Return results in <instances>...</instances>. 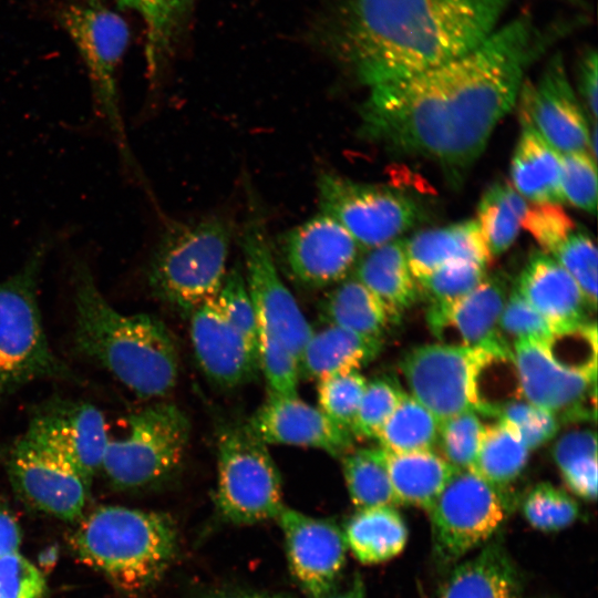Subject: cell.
Here are the masks:
<instances>
[{"mask_svg":"<svg viewBox=\"0 0 598 598\" xmlns=\"http://www.w3.org/2000/svg\"><path fill=\"white\" fill-rule=\"evenodd\" d=\"M547 42L529 16H519L455 60L369 89L361 136L393 156L431 162L448 184L462 185Z\"/></svg>","mask_w":598,"mask_h":598,"instance_id":"obj_1","label":"cell"},{"mask_svg":"<svg viewBox=\"0 0 598 598\" xmlns=\"http://www.w3.org/2000/svg\"><path fill=\"white\" fill-rule=\"evenodd\" d=\"M512 0H339L323 48L372 89L455 60L501 24Z\"/></svg>","mask_w":598,"mask_h":598,"instance_id":"obj_2","label":"cell"},{"mask_svg":"<svg viewBox=\"0 0 598 598\" xmlns=\"http://www.w3.org/2000/svg\"><path fill=\"white\" fill-rule=\"evenodd\" d=\"M75 310V350L107 370L144 400L169 393L178 379L176 343L157 318L125 315L114 309L99 290L86 260L71 262Z\"/></svg>","mask_w":598,"mask_h":598,"instance_id":"obj_3","label":"cell"},{"mask_svg":"<svg viewBox=\"0 0 598 598\" xmlns=\"http://www.w3.org/2000/svg\"><path fill=\"white\" fill-rule=\"evenodd\" d=\"M76 557L115 587L140 592L162 578L178 546L171 516L117 505L100 506L70 538Z\"/></svg>","mask_w":598,"mask_h":598,"instance_id":"obj_4","label":"cell"},{"mask_svg":"<svg viewBox=\"0 0 598 598\" xmlns=\"http://www.w3.org/2000/svg\"><path fill=\"white\" fill-rule=\"evenodd\" d=\"M52 244L41 237L21 268L0 281V402L35 380L83 383L54 354L42 324L38 286Z\"/></svg>","mask_w":598,"mask_h":598,"instance_id":"obj_5","label":"cell"},{"mask_svg":"<svg viewBox=\"0 0 598 598\" xmlns=\"http://www.w3.org/2000/svg\"><path fill=\"white\" fill-rule=\"evenodd\" d=\"M229 244V226L217 217L167 224L146 268L150 290L161 301L190 313L218 293Z\"/></svg>","mask_w":598,"mask_h":598,"instance_id":"obj_6","label":"cell"},{"mask_svg":"<svg viewBox=\"0 0 598 598\" xmlns=\"http://www.w3.org/2000/svg\"><path fill=\"white\" fill-rule=\"evenodd\" d=\"M189 434V420L176 404H150L128 416L123 436L109 441L100 471L122 491L164 483L179 470Z\"/></svg>","mask_w":598,"mask_h":598,"instance_id":"obj_7","label":"cell"},{"mask_svg":"<svg viewBox=\"0 0 598 598\" xmlns=\"http://www.w3.org/2000/svg\"><path fill=\"white\" fill-rule=\"evenodd\" d=\"M217 471L216 506L224 522L251 525L278 517L285 506L280 473L246 423L220 431Z\"/></svg>","mask_w":598,"mask_h":598,"instance_id":"obj_8","label":"cell"},{"mask_svg":"<svg viewBox=\"0 0 598 598\" xmlns=\"http://www.w3.org/2000/svg\"><path fill=\"white\" fill-rule=\"evenodd\" d=\"M61 22L84 61L94 110L122 159L132 166L117 90V70L128 44V27L121 16L97 4L70 6L62 12Z\"/></svg>","mask_w":598,"mask_h":598,"instance_id":"obj_9","label":"cell"},{"mask_svg":"<svg viewBox=\"0 0 598 598\" xmlns=\"http://www.w3.org/2000/svg\"><path fill=\"white\" fill-rule=\"evenodd\" d=\"M433 555L443 566L462 559L497 533L508 501L473 468L455 470L430 509Z\"/></svg>","mask_w":598,"mask_h":598,"instance_id":"obj_10","label":"cell"},{"mask_svg":"<svg viewBox=\"0 0 598 598\" xmlns=\"http://www.w3.org/2000/svg\"><path fill=\"white\" fill-rule=\"evenodd\" d=\"M317 187L321 213L343 226L363 250L398 239L425 219L420 202L393 187L332 172L321 173Z\"/></svg>","mask_w":598,"mask_h":598,"instance_id":"obj_11","label":"cell"},{"mask_svg":"<svg viewBox=\"0 0 598 598\" xmlns=\"http://www.w3.org/2000/svg\"><path fill=\"white\" fill-rule=\"evenodd\" d=\"M502 355L513 353L446 343L425 344L406 353L401 369L412 396L441 423L465 411L483 414L478 378L489 361Z\"/></svg>","mask_w":598,"mask_h":598,"instance_id":"obj_12","label":"cell"},{"mask_svg":"<svg viewBox=\"0 0 598 598\" xmlns=\"http://www.w3.org/2000/svg\"><path fill=\"white\" fill-rule=\"evenodd\" d=\"M240 245L245 259V280L257 322L282 340L299 359L313 329L279 276L266 225L255 207L245 221Z\"/></svg>","mask_w":598,"mask_h":598,"instance_id":"obj_13","label":"cell"},{"mask_svg":"<svg viewBox=\"0 0 598 598\" xmlns=\"http://www.w3.org/2000/svg\"><path fill=\"white\" fill-rule=\"evenodd\" d=\"M6 467L14 491L31 506L64 522L82 518L91 482L65 460L22 435Z\"/></svg>","mask_w":598,"mask_h":598,"instance_id":"obj_14","label":"cell"},{"mask_svg":"<svg viewBox=\"0 0 598 598\" xmlns=\"http://www.w3.org/2000/svg\"><path fill=\"white\" fill-rule=\"evenodd\" d=\"M23 435L65 460L90 482L101 470L110 441L100 409L82 400L62 396L37 405Z\"/></svg>","mask_w":598,"mask_h":598,"instance_id":"obj_15","label":"cell"},{"mask_svg":"<svg viewBox=\"0 0 598 598\" xmlns=\"http://www.w3.org/2000/svg\"><path fill=\"white\" fill-rule=\"evenodd\" d=\"M517 101L520 124L530 125L560 154L589 153L590 128L560 54L551 56L535 83L524 80Z\"/></svg>","mask_w":598,"mask_h":598,"instance_id":"obj_16","label":"cell"},{"mask_svg":"<svg viewBox=\"0 0 598 598\" xmlns=\"http://www.w3.org/2000/svg\"><path fill=\"white\" fill-rule=\"evenodd\" d=\"M512 353L520 395L527 402L558 421L595 416L589 403L596 405V375L563 367L534 340H515Z\"/></svg>","mask_w":598,"mask_h":598,"instance_id":"obj_17","label":"cell"},{"mask_svg":"<svg viewBox=\"0 0 598 598\" xmlns=\"http://www.w3.org/2000/svg\"><path fill=\"white\" fill-rule=\"evenodd\" d=\"M285 537L292 577L309 598L336 590L346 566L347 544L336 523L283 506L276 518Z\"/></svg>","mask_w":598,"mask_h":598,"instance_id":"obj_18","label":"cell"},{"mask_svg":"<svg viewBox=\"0 0 598 598\" xmlns=\"http://www.w3.org/2000/svg\"><path fill=\"white\" fill-rule=\"evenodd\" d=\"M282 249L297 281L315 289L349 277L360 250L347 229L323 213L290 229L283 237Z\"/></svg>","mask_w":598,"mask_h":598,"instance_id":"obj_19","label":"cell"},{"mask_svg":"<svg viewBox=\"0 0 598 598\" xmlns=\"http://www.w3.org/2000/svg\"><path fill=\"white\" fill-rule=\"evenodd\" d=\"M249 431L265 444L319 448L332 456H342L352 443V433L319 408L296 396L277 394L267 400L246 422Z\"/></svg>","mask_w":598,"mask_h":598,"instance_id":"obj_20","label":"cell"},{"mask_svg":"<svg viewBox=\"0 0 598 598\" xmlns=\"http://www.w3.org/2000/svg\"><path fill=\"white\" fill-rule=\"evenodd\" d=\"M216 296L190 312L192 344L205 375L221 388H235L256 377L257 353L228 320Z\"/></svg>","mask_w":598,"mask_h":598,"instance_id":"obj_21","label":"cell"},{"mask_svg":"<svg viewBox=\"0 0 598 598\" xmlns=\"http://www.w3.org/2000/svg\"><path fill=\"white\" fill-rule=\"evenodd\" d=\"M515 289L554 331L587 322L590 307L574 278L550 255L536 251L518 276Z\"/></svg>","mask_w":598,"mask_h":598,"instance_id":"obj_22","label":"cell"},{"mask_svg":"<svg viewBox=\"0 0 598 598\" xmlns=\"http://www.w3.org/2000/svg\"><path fill=\"white\" fill-rule=\"evenodd\" d=\"M509 295L508 279L503 272L486 277L447 312L436 337L455 338L453 346L488 348L512 352L499 330V319Z\"/></svg>","mask_w":598,"mask_h":598,"instance_id":"obj_23","label":"cell"},{"mask_svg":"<svg viewBox=\"0 0 598 598\" xmlns=\"http://www.w3.org/2000/svg\"><path fill=\"white\" fill-rule=\"evenodd\" d=\"M522 579L499 540L487 542L473 557L457 564L439 598H520Z\"/></svg>","mask_w":598,"mask_h":598,"instance_id":"obj_24","label":"cell"},{"mask_svg":"<svg viewBox=\"0 0 598 598\" xmlns=\"http://www.w3.org/2000/svg\"><path fill=\"white\" fill-rule=\"evenodd\" d=\"M354 268L353 276L381 301L391 322L398 321L420 297L401 238L367 250Z\"/></svg>","mask_w":598,"mask_h":598,"instance_id":"obj_25","label":"cell"},{"mask_svg":"<svg viewBox=\"0 0 598 598\" xmlns=\"http://www.w3.org/2000/svg\"><path fill=\"white\" fill-rule=\"evenodd\" d=\"M404 241L409 267L415 280L458 259H470L485 266L492 261L476 219L421 230Z\"/></svg>","mask_w":598,"mask_h":598,"instance_id":"obj_26","label":"cell"},{"mask_svg":"<svg viewBox=\"0 0 598 598\" xmlns=\"http://www.w3.org/2000/svg\"><path fill=\"white\" fill-rule=\"evenodd\" d=\"M513 188L533 204H561L560 153L530 125L522 132L511 161Z\"/></svg>","mask_w":598,"mask_h":598,"instance_id":"obj_27","label":"cell"},{"mask_svg":"<svg viewBox=\"0 0 598 598\" xmlns=\"http://www.w3.org/2000/svg\"><path fill=\"white\" fill-rule=\"evenodd\" d=\"M380 348L381 342L327 324L312 331L305 344L298 359L299 374L319 381L332 374L359 371L377 357Z\"/></svg>","mask_w":598,"mask_h":598,"instance_id":"obj_28","label":"cell"},{"mask_svg":"<svg viewBox=\"0 0 598 598\" xmlns=\"http://www.w3.org/2000/svg\"><path fill=\"white\" fill-rule=\"evenodd\" d=\"M385 463L398 504L425 511L430 509L455 471L432 450L406 453L385 451Z\"/></svg>","mask_w":598,"mask_h":598,"instance_id":"obj_29","label":"cell"},{"mask_svg":"<svg viewBox=\"0 0 598 598\" xmlns=\"http://www.w3.org/2000/svg\"><path fill=\"white\" fill-rule=\"evenodd\" d=\"M347 547L364 565L388 561L398 556L408 542V526L393 506L359 509L343 530Z\"/></svg>","mask_w":598,"mask_h":598,"instance_id":"obj_30","label":"cell"},{"mask_svg":"<svg viewBox=\"0 0 598 598\" xmlns=\"http://www.w3.org/2000/svg\"><path fill=\"white\" fill-rule=\"evenodd\" d=\"M322 316L328 324L378 342L391 323L381 301L354 276L337 283L327 295Z\"/></svg>","mask_w":598,"mask_h":598,"instance_id":"obj_31","label":"cell"},{"mask_svg":"<svg viewBox=\"0 0 598 598\" xmlns=\"http://www.w3.org/2000/svg\"><path fill=\"white\" fill-rule=\"evenodd\" d=\"M195 0H117L121 8L137 12L146 27V62L155 89L167 53Z\"/></svg>","mask_w":598,"mask_h":598,"instance_id":"obj_32","label":"cell"},{"mask_svg":"<svg viewBox=\"0 0 598 598\" xmlns=\"http://www.w3.org/2000/svg\"><path fill=\"white\" fill-rule=\"evenodd\" d=\"M487 266L470 259L447 262L416 280L427 300V323L434 336L451 308L468 295L487 275Z\"/></svg>","mask_w":598,"mask_h":598,"instance_id":"obj_33","label":"cell"},{"mask_svg":"<svg viewBox=\"0 0 598 598\" xmlns=\"http://www.w3.org/2000/svg\"><path fill=\"white\" fill-rule=\"evenodd\" d=\"M528 455L529 450L514 425L498 419L484 426L473 470L501 489L522 474Z\"/></svg>","mask_w":598,"mask_h":598,"instance_id":"obj_34","label":"cell"},{"mask_svg":"<svg viewBox=\"0 0 598 598\" xmlns=\"http://www.w3.org/2000/svg\"><path fill=\"white\" fill-rule=\"evenodd\" d=\"M527 208L526 200L508 183L495 182L484 192L476 221L492 258L514 244Z\"/></svg>","mask_w":598,"mask_h":598,"instance_id":"obj_35","label":"cell"},{"mask_svg":"<svg viewBox=\"0 0 598 598\" xmlns=\"http://www.w3.org/2000/svg\"><path fill=\"white\" fill-rule=\"evenodd\" d=\"M342 471L350 498L358 511L399 505L382 447L359 448L344 455Z\"/></svg>","mask_w":598,"mask_h":598,"instance_id":"obj_36","label":"cell"},{"mask_svg":"<svg viewBox=\"0 0 598 598\" xmlns=\"http://www.w3.org/2000/svg\"><path fill=\"white\" fill-rule=\"evenodd\" d=\"M439 426L440 422L425 406L404 393L375 439L392 453L426 451L436 444Z\"/></svg>","mask_w":598,"mask_h":598,"instance_id":"obj_37","label":"cell"},{"mask_svg":"<svg viewBox=\"0 0 598 598\" xmlns=\"http://www.w3.org/2000/svg\"><path fill=\"white\" fill-rule=\"evenodd\" d=\"M567 487L586 501L597 495V439L591 430H575L565 433L553 451Z\"/></svg>","mask_w":598,"mask_h":598,"instance_id":"obj_38","label":"cell"},{"mask_svg":"<svg viewBox=\"0 0 598 598\" xmlns=\"http://www.w3.org/2000/svg\"><path fill=\"white\" fill-rule=\"evenodd\" d=\"M256 353L270 394L296 396L299 362L293 352L269 329L257 322Z\"/></svg>","mask_w":598,"mask_h":598,"instance_id":"obj_39","label":"cell"},{"mask_svg":"<svg viewBox=\"0 0 598 598\" xmlns=\"http://www.w3.org/2000/svg\"><path fill=\"white\" fill-rule=\"evenodd\" d=\"M522 512L532 527L551 533L574 524L579 517V505L561 488L543 482L527 493Z\"/></svg>","mask_w":598,"mask_h":598,"instance_id":"obj_40","label":"cell"},{"mask_svg":"<svg viewBox=\"0 0 598 598\" xmlns=\"http://www.w3.org/2000/svg\"><path fill=\"white\" fill-rule=\"evenodd\" d=\"M484 424L474 411H465L440 423L436 444L442 457L455 470L473 468Z\"/></svg>","mask_w":598,"mask_h":598,"instance_id":"obj_41","label":"cell"},{"mask_svg":"<svg viewBox=\"0 0 598 598\" xmlns=\"http://www.w3.org/2000/svg\"><path fill=\"white\" fill-rule=\"evenodd\" d=\"M367 379L359 371L332 374L318 381L319 409L352 433Z\"/></svg>","mask_w":598,"mask_h":598,"instance_id":"obj_42","label":"cell"},{"mask_svg":"<svg viewBox=\"0 0 598 598\" xmlns=\"http://www.w3.org/2000/svg\"><path fill=\"white\" fill-rule=\"evenodd\" d=\"M597 254L591 236L578 226L550 254L577 282L592 310L597 305Z\"/></svg>","mask_w":598,"mask_h":598,"instance_id":"obj_43","label":"cell"},{"mask_svg":"<svg viewBox=\"0 0 598 598\" xmlns=\"http://www.w3.org/2000/svg\"><path fill=\"white\" fill-rule=\"evenodd\" d=\"M550 357L563 367L596 375L597 329L596 323L581 324L554 331L543 343Z\"/></svg>","mask_w":598,"mask_h":598,"instance_id":"obj_44","label":"cell"},{"mask_svg":"<svg viewBox=\"0 0 598 598\" xmlns=\"http://www.w3.org/2000/svg\"><path fill=\"white\" fill-rule=\"evenodd\" d=\"M560 190L564 202L586 213H596L597 169L589 153L560 154Z\"/></svg>","mask_w":598,"mask_h":598,"instance_id":"obj_45","label":"cell"},{"mask_svg":"<svg viewBox=\"0 0 598 598\" xmlns=\"http://www.w3.org/2000/svg\"><path fill=\"white\" fill-rule=\"evenodd\" d=\"M403 394L400 386L386 378L368 381L357 412L352 435L375 437Z\"/></svg>","mask_w":598,"mask_h":598,"instance_id":"obj_46","label":"cell"},{"mask_svg":"<svg viewBox=\"0 0 598 598\" xmlns=\"http://www.w3.org/2000/svg\"><path fill=\"white\" fill-rule=\"evenodd\" d=\"M494 416L513 424L529 451L551 440L559 427L555 415L526 400L514 399L505 402Z\"/></svg>","mask_w":598,"mask_h":598,"instance_id":"obj_47","label":"cell"},{"mask_svg":"<svg viewBox=\"0 0 598 598\" xmlns=\"http://www.w3.org/2000/svg\"><path fill=\"white\" fill-rule=\"evenodd\" d=\"M216 298L228 320L256 349L257 316L246 280L237 267L226 272Z\"/></svg>","mask_w":598,"mask_h":598,"instance_id":"obj_48","label":"cell"},{"mask_svg":"<svg viewBox=\"0 0 598 598\" xmlns=\"http://www.w3.org/2000/svg\"><path fill=\"white\" fill-rule=\"evenodd\" d=\"M520 227L550 255L577 227L560 204H533L528 207Z\"/></svg>","mask_w":598,"mask_h":598,"instance_id":"obj_49","label":"cell"},{"mask_svg":"<svg viewBox=\"0 0 598 598\" xmlns=\"http://www.w3.org/2000/svg\"><path fill=\"white\" fill-rule=\"evenodd\" d=\"M41 570L20 551L0 557V598H47Z\"/></svg>","mask_w":598,"mask_h":598,"instance_id":"obj_50","label":"cell"},{"mask_svg":"<svg viewBox=\"0 0 598 598\" xmlns=\"http://www.w3.org/2000/svg\"><path fill=\"white\" fill-rule=\"evenodd\" d=\"M499 330L504 338L508 334L515 340L529 339L540 343L548 341L554 332L548 321L515 288L509 291L502 311Z\"/></svg>","mask_w":598,"mask_h":598,"instance_id":"obj_51","label":"cell"},{"mask_svg":"<svg viewBox=\"0 0 598 598\" xmlns=\"http://www.w3.org/2000/svg\"><path fill=\"white\" fill-rule=\"evenodd\" d=\"M598 58L595 49H586L577 65L578 91L586 103L591 121L597 120Z\"/></svg>","mask_w":598,"mask_h":598,"instance_id":"obj_52","label":"cell"},{"mask_svg":"<svg viewBox=\"0 0 598 598\" xmlns=\"http://www.w3.org/2000/svg\"><path fill=\"white\" fill-rule=\"evenodd\" d=\"M21 539L17 519L7 508L0 507V557L19 551Z\"/></svg>","mask_w":598,"mask_h":598,"instance_id":"obj_53","label":"cell"},{"mask_svg":"<svg viewBox=\"0 0 598 598\" xmlns=\"http://www.w3.org/2000/svg\"><path fill=\"white\" fill-rule=\"evenodd\" d=\"M195 598H293L285 592L255 591L243 589H214L202 592Z\"/></svg>","mask_w":598,"mask_h":598,"instance_id":"obj_54","label":"cell"},{"mask_svg":"<svg viewBox=\"0 0 598 598\" xmlns=\"http://www.w3.org/2000/svg\"><path fill=\"white\" fill-rule=\"evenodd\" d=\"M323 598H365V587L360 575L355 574L342 590H333Z\"/></svg>","mask_w":598,"mask_h":598,"instance_id":"obj_55","label":"cell"}]
</instances>
